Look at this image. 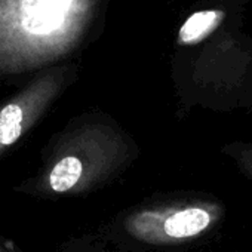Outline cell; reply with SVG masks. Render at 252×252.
<instances>
[{"label":"cell","mask_w":252,"mask_h":252,"mask_svg":"<svg viewBox=\"0 0 252 252\" xmlns=\"http://www.w3.org/2000/svg\"><path fill=\"white\" fill-rule=\"evenodd\" d=\"M94 252H108V251H104V249H98V251H94Z\"/></svg>","instance_id":"9"},{"label":"cell","mask_w":252,"mask_h":252,"mask_svg":"<svg viewBox=\"0 0 252 252\" xmlns=\"http://www.w3.org/2000/svg\"><path fill=\"white\" fill-rule=\"evenodd\" d=\"M249 0H194L175 27L171 76L180 101L212 110L242 108L252 86Z\"/></svg>","instance_id":"1"},{"label":"cell","mask_w":252,"mask_h":252,"mask_svg":"<svg viewBox=\"0 0 252 252\" xmlns=\"http://www.w3.org/2000/svg\"><path fill=\"white\" fill-rule=\"evenodd\" d=\"M138 156L137 141L116 119L91 111L55 138L39 172L20 190L39 197L88 194L117 180Z\"/></svg>","instance_id":"3"},{"label":"cell","mask_w":252,"mask_h":252,"mask_svg":"<svg viewBox=\"0 0 252 252\" xmlns=\"http://www.w3.org/2000/svg\"><path fill=\"white\" fill-rule=\"evenodd\" d=\"M110 0H0V79L58 65L102 32Z\"/></svg>","instance_id":"2"},{"label":"cell","mask_w":252,"mask_h":252,"mask_svg":"<svg viewBox=\"0 0 252 252\" xmlns=\"http://www.w3.org/2000/svg\"><path fill=\"white\" fill-rule=\"evenodd\" d=\"M222 155L230 159L237 171L252 181V141H231L224 144Z\"/></svg>","instance_id":"6"},{"label":"cell","mask_w":252,"mask_h":252,"mask_svg":"<svg viewBox=\"0 0 252 252\" xmlns=\"http://www.w3.org/2000/svg\"><path fill=\"white\" fill-rule=\"evenodd\" d=\"M77 65L58 64L40 71L0 104V156L17 144L76 80Z\"/></svg>","instance_id":"5"},{"label":"cell","mask_w":252,"mask_h":252,"mask_svg":"<svg viewBox=\"0 0 252 252\" xmlns=\"http://www.w3.org/2000/svg\"><path fill=\"white\" fill-rule=\"evenodd\" d=\"M0 252H18L12 245H8V243H3L0 242Z\"/></svg>","instance_id":"8"},{"label":"cell","mask_w":252,"mask_h":252,"mask_svg":"<svg viewBox=\"0 0 252 252\" xmlns=\"http://www.w3.org/2000/svg\"><path fill=\"white\" fill-rule=\"evenodd\" d=\"M224 217L220 202L194 199L141 205L126 212L117 231L134 243L152 248L177 246L209 233Z\"/></svg>","instance_id":"4"},{"label":"cell","mask_w":252,"mask_h":252,"mask_svg":"<svg viewBox=\"0 0 252 252\" xmlns=\"http://www.w3.org/2000/svg\"><path fill=\"white\" fill-rule=\"evenodd\" d=\"M243 108L252 111V86L249 88V91H248V94H246V98H245V101H243Z\"/></svg>","instance_id":"7"}]
</instances>
